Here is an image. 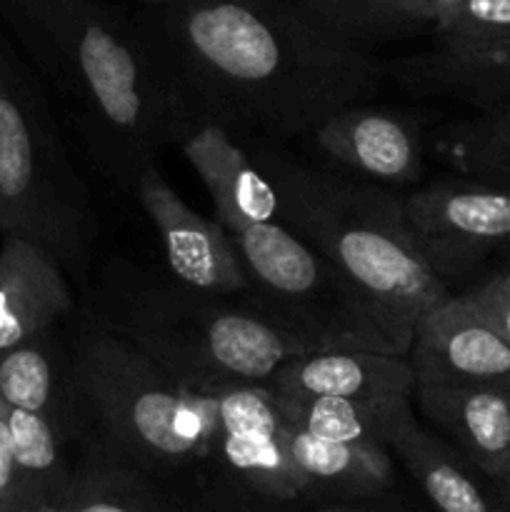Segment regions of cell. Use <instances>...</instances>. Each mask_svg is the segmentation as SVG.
Instances as JSON below:
<instances>
[{"instance_id": "17", "label": "cell", "mask_w": 510, "mask_h": 512, "mask_svg": "<svg viewBox=\"0 0 510 512\" xmlns=\"http://www.w3.org/2000/svg\"><path fill=\"white\" fill-rule=\"evenodd\" d=\"M385 75L413 93L448 95L490 110L510 105V40L485 45L440 43L385 65Z\"/></svg>"}, {"instance_id": "11", "label": "cell", "mask_w": 510, "mask_h": 512, "mask_svg": "<svg viewBox=\"0 0 510 512\" xmlns=\"http://www.w3.org/2000/svg\"><path fill=\"white\" fill-rule=\"evenodd\" d=\"M320 153L343 165L358 180L405 188L423 178L425 140L408 113L370 103L348 105L328 115L310 133Z\"/></svg>"}, {"instance_id": "7", "label": "cell", "mask_w": 510, "mask_h": 512, "mask_svg": "<svg viewBox=\"0 0 510 512\" xmlns=\"http://www.w3.org/2000/svg\"><path fill=\"white\" fill-rule=\"evenodd\" d=\"M250 275V305L305 348L408 355L410 335L348 275L283 223L230 228Z\"/></svg>"}, {"instance_id": "12", "label": "cell", "mask_w": 510, "mask_h": 512, "mask_svg": "<svg viewBox=\"0 0 510 512\" xmlns=\"http://www.w3.org/2000/svg\"><path fill=\"white\" fill-rule=\"evenodd\" d=\"M415 385L510 378V343L468 303L450 293L418 320L408 348Z\"/></svg>"}, {"instance_id": "31", "label": "cell", "mask_w": 510, "mask_h": 512, "mask_svg": "<svg viewBox=\"0 0 510 512\" xmlns=\"http://www.w3.org/2000/svg\"><path fill=\"white\" fill-rule=\"evenodd\" d=\"M488 285H493L495 290H503V293L510 295V270H503V273H495L493 278L485 280Z\"/></svg>"}, {"instance_id": "23", "label": "cell", "mask_w": 510, "mask_h": 512, "mask_svg": "<svg viewBox=\"0 0 510 512\" xmlns=\"http://www.w3.org/2000/svg\"><path fill=\"white\" fill-rule=\"evenodd\" d=\"M440 150L460 173L510 188V105L453 123L440 138Z\"/></svg>"}, {"instance_id": "6", "label": "cell", "mask_w": 510, "mask_h": 512, "mask_svg": "<svg viewBox=\"0 0 510 512\" xmlns=\"http://www.w3.org/2000/svg\"><path fill=\"white\" fill-rule=\"evenodd\" d=\"M70 363L83 408L133 458L178 465L215 450L213 395L185 388L113 325H88Z\"/></svg>"}, {"instance_id": "4", "label": "cell", "mask_w": 510, "mask_h": 512, "mask_svg": "<svg viewBox=\"0 0 510 512\" xmlns=\"http://www.w3.org/2000/svg\"><path fill=\"white\" fill-rule=\"evenodd\" d=\"M95 230L45 85L0 20V233L33 240L63 268L80 270Z\"/></svg>"}, {"instance_id": "5", "label": "cell", "mask_w": 510, "mask_h": 512, "mask_svg": "<svg viewBox=\"0 0 510 512\" xmlns=\"http://www.w3.org/2000/svg\"><path fill=\"white\" fill-rule=\"evenodd\" d=\"M200 293L178 280L133 290L113 325L195 393L268 383L283 363L310 353L248 300Z\"/></svg>"}, {"instance_id": "9", "label": "cell", "mask_w": 510, "mask_h": 512, "mask_svg": "<svg viewBox=\"0 0 510 512\" xmlns=\"http://www.w3.org/2000/svg\"><path fill=\"white\" fill-rule=\"evenodd\" d=\"M135 195L158 230L170 278L200 293L250 300V275L218 218L195 213L170 188L158 165L140 173Z\"/></svg>"}, {"instance_id": "15", "label": "cell", "mask_w": 510, "mask_h": 512, "mask_svg": "<svg viewBox=\"0 0 510 512\" xmlns=\"http://www.w3.org/2000/svg\"><path fill=\"white\" fill-rule=\"evenodd\" d=\"M183 155L198 173L225 230L240 225L280 223V200L268 175L255 165L233 133L215 123H200L183 140Z\"/></svg>"}, {"instance_id": "25", "label": "cell", "mask_w": 510, "mask_h": 512, "mask_svg": "<svg viewBox=\"0 0 510 512\" xmlns=\"http://www.w3.org/2000/svg\"><path fill=\"white\" fill-rule=\"evenodd\" d=\"M440 43L485 45L510 40V0H463L433 25Z\"/></svg>"}, {"instance_id": "32", "label": "cell", "mask_w": 510, "mask_h": 512, "mask_svg": "<svg viewBox=\"0 0 510 512\" xmlns=\"http://www.w3.org/2000/svg\"><path fill=\"white\" fill-rule=\"evenodd\" d=\"M140 3H145V5H150V8H165V5H170V3H175V0H140Z\"/></svg>"}, {"instance_id": "21", "label": "cell", "mask_w": 510, "mask_h": 512, "mask_svg": "<svg viewBox=\"0 0 510 512\" xmlns=\"http://www.w3.org/2000/svg\"><path fill=\"white\" fill-rule=\"evenodd\" d=\"M285 448L308 485H335V488L370 493L388 485L393 475L388 448H380V445L315 438L288 425Z\"/></svg>"}, {"instance_id": "20", "label": "cell", "mask_w": 510, "mask_h": 512, "mask_svg": "<svg viewBox=\"0 0 510 512\" xmlns=\"http://www.w3.org/2000/svg\"><path fill=\"white\" fill-rule=\"evenodd\" d=\"M390 450H395L440 512H505L470 478L458 455L418 423L410 425Z\"/></svg>"}, {"instance_id": "2", "label": "cell", "mask_w": 510, "mask_h": 512, "mask_svg": "<svg viewBox=\"0 0 510 512\" xmlns=\"http://www.w3.org/2000/svg\"><path fill=\"white\" fill-rule=\"evenodd\" d=\"M0 20L125 193L200 125L153 20L108 0H0Z\"/></svg>"}, {"instance_id": "27", "label": "cell", "mask_w": 510, "mask_h": 512, "mask_svg": "<svg viewBox=\"0 0 510 512\" xmlns=\"http://www.w3.org/2000/svg\"><path fill=\"white\" fill-rule=\"evenodd\" d=\"M465 298L468 303L498 330L505 338V343H510V295L503 293V290H495L493 285H488L483 280L475 288L465 290Z\"/></svg>"}, {"instance_id": "16", "label": "cell", "mask_w": 510, "mask_h": 512, "mask_svg": "<svg viewBox=\"0 0 510 512\" xmlns=\"http://www.w3.org/2000/svg\"><path fill=\"white\" fill-rule=\"evenodd\" d=\"M265 385L285 398L413 395L415 375L408 355L338 348L295 355Z\"/></svg>"}, {"instance_id": "30", "label": "cell", "mask_w": 510, "mask_h": 512, "mask_svg": "<svg viewBox=\"0 0 510 512\" xmlns=\"http://www.w3.org/2000/svg\"><path fill=\"white\" fill-rule=\"evenodd\" d=\"M83 490L85 488L73 490V493L60 495V498L48 500V503L33 505V508H25V510H18V512H75V510H78L80 498H83Z\"/></svg>"}, {"instance_id": "29", "label": "cell", "mask_w": 510, "mask_h": 512, "mask_svg": "<svg viewBox=\"0 0 510 512\" xmlns=\"http://www.w3.org/2000/svg\"><path fill=\"white\" fill-rule=\"evenodd\" d=\"M75 512H145L138 505H128L125 500L115 498V495H103V493H88L83 490V498H80L78 510Z\"/></svg>"}, {"instance_id": "3", "label": "cell", "mask_w": 510, "mask_h": 512, "mask_svg": "<svg viewBox=\"0 0 510 512\" xmlns=\"http://www.w3.org/2000/svg\"><path fill=\"white\" fill-rule=\"evenodd\" d=\"M275 185L280 223L313 245L403 333L450 295L415 245L403 218V193L303 163L263 143L250 153Z\"/></svg>"}, {"instance_id": "18", "label": "cell", "mask_w": 510, "mask_h": 512, "mask_svg": "<svg viewBox=\"0 0 510 512\" xmlns=\"http://www.w3.org/2000/svg\"><path fill=\"white\" fill-rule=\"evenodd\" d=\"M0 398L8 408L43 415L60 433H70L80 403L70 355L60 350L55 330L0 353Z\"/></svg>"}, {"instance_id": "1", "label": "cell", "mask_w": 510, "mask_h": 512, "mask_svg": "<svg viewBox=\"0 0 510 512\" xmlns=\"http://www.w3.org/2000/svg\"><path fill=\"white\" fill-rule=\"evenodd\" d=\"M200 123L263 140L310 135L368 103L385 65L295 0H175L153 20Z\"/></svg>"}, {"instance_id": "10", "label": "cell", "mask_w": 510, "mask_h": 512, "mask_svg": "<svg viewBox=\"0 0 510 512\" xmlns=\"http://www.w3.org/2000/svg\"><path fill=\"white\" fill-rule=\"evenodd\" d=\"M215 450L240 480L270 498L290 500L310 488L285 448L288 423L265 383L215 388Z\"/></svg>"}, {"instance_id": "28", "label": "cell", "mask_w": 510, "mask_h": 512, "mask_svg": "<svg viewBox=\"0 0 510 512\" xmlns=\"http://www.w3.org/2000/svg\"><path fill=\"white\" fill-rule=\"evenodd\" d=\"M463 0H405V8H408L410 18L418 25H435L438 20H443L445 15L453 13Z\"/></svg>"}, {"instance_id": "8", "label": "cell", "mask_w": 510, "mask_h": 512, "mask_svg": "<svg viewBox=\"0 0 510 512\" xmlns=\"http://www.w3.org/2000/svg\"><path fill=\"white\" fill-rule=\"evenodd\" d=\"M403 218L423 258L448 283L510 243V188L440 178L403 195Z\"/></svg>"}, {"instance_id": "22", "label": "cell", "mask_w": 510, "mask_h": 512, "mask_svg": "<svg viewBox=\"0 0 510 512\" xmlns=\"http://www.w3.org/2000/svg\"><path fill=\"white\" fill-rule=\"evenodd\" d=\"M10 438H13L15 465L20 475V505L18 510L48 503L65 495L60 485L63 478V455L60 440L63 433L43 415L28 410L8 408ZM15 510V512H18Z\"/></svg>"}, {"instance_id": "33", "label": "cell", "mask_w": 510, "mask_h": 512, "mask_svg": "<svg viewBox=\"0 0 510 512\" xmlns=\"http://www.w3.org/2000/svg\"><path fill=\"white\" fill-rule=\"evenodd\" d=\"M503 490H505V495H508V498H510V483H508V485H505V488H503Z\"/></svg>"}, {"instance_id": "26", "label": "cell", "mask_w": 510, "mask_h": 512, "mask_svg": "<svg viewBox=\"0 0 510 512\" xmlns=\"http://www.w3.org/2000/svg\"><path fill=\"white\" fill-rule=\"evenodd\" d=\"M20 505V475L15 465L8 405L0 398V512H15Z\"/></svg>"}, {"instance_id": "14", "label": "cell", "mask_w": 510, "mask_h": 512, "mask_svg": "<svg viewBox=\"0 0 510 512\" xmlns=\"http://www.w3.org/2000/svg\"><path fill=\"white\" fill-rule=\"evenodd\" d=\"M73 310L63 265L20 235L0 245V353L55 330Z\"/></svg>"}, {"instance_id": "13", "label": "cell", "mask_w": 510, "mask_h": 512, "mask_svg": "<svg viewBox=\"0 0 510 512\" xmlns=\"http://www.w3.org/2000/svg\"><path fill=\"white\" fill-rule=\"evenodd\" d=\"M415 403L485 475L510 483V378L415 385Z\"/></svg>"}, {"instance_id": "24", "label": "cell", "mask_w": 510, "mask_h": 512, "mask_svg": "<svg viewBox=\"0 0 510 512\" xmlns=\"http://www.w3.org/2000/svg\"><path fill=\"white\" fill-rule=\"evenodd\" d=\"M315 23L335 38L363 48V43L398 38L420 28L405 0H295Z\"/></svg>"}, {"instance_id": "19", "label": "cell", "mask_w": 510, "mask_h": 512, "mask_svg": "<svg viewBox=\"0 0 510 512\" xmlns=\"http://www.w3.org/2000/svg\"><path fill=\"white\" fill-rule=\"evenodd\" d=\"M275 395L288 425L325 440L393 448L415 425L413 395H360V398H285Z\"/></svg>"}]
</instances>
